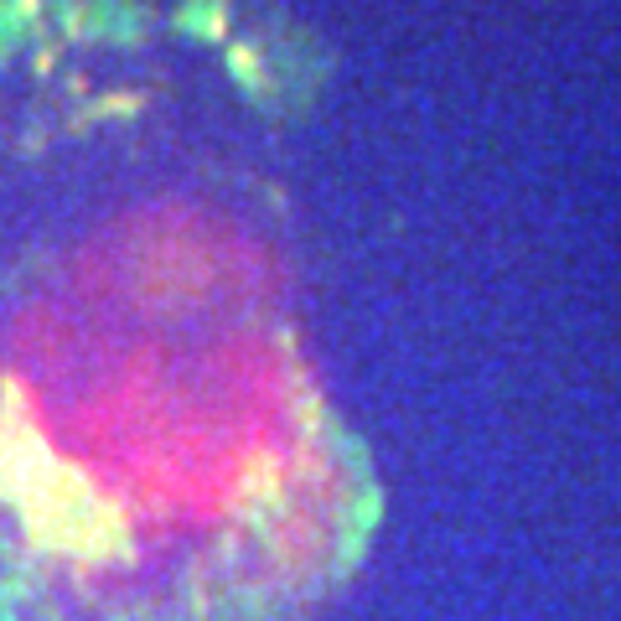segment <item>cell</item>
Returning <instances> with one entry per match:
<instances>
[{
	"label": "cell",
	"mask_w": 621,
	"mask_h": 621,
	"mask_svg": "<svg viewBox=\"0 0 621 621\" xmlns=\"http://www.w3.org/2000/svg\"><path fill=\"white\" fill-rule=\"evenodd\" d=\"M0 286V621H311L378 488L254 286Z\"/></svg>",
	"instance_id": "cell-1"
}]
</instances>
